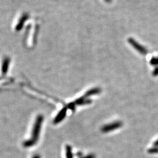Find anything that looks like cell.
<instances>
[{
  "label": "cell",
  "instance_id": "cell-1",
  "mask_svg": "<svg viewBox=\"0 0 158 158\" xmlns=\"http://www.w3.org/2000/svg\"><path fill=\"white\" fill-rule=\"evenodd\" d=\"M43 121H44V117L42 115H38L36 119V121L35 123L34 128L32 131V138H31L35 142L37 141L39 138L40 131Z\"/></svg>",
  "mask_w": 158,
  "mask_h": 158
},
{
  "label": "cell",
  "instance_id": "cell-2",
  "mask_svg": "<svg viewBox=\"0 0 158 158\" xmlns=\"http://www.w3.org/2000/svg\"><path fill=\"white\" fill-rule=\"evenodd\" d=\"M123 125V123L121 121H116L114 122L111 124L106 125L104 127H102V131L104 133H107L108 132L112 131L115 130H117L121 127Z\"/></svg>",
  "mask_w": 158,
  "mask_h": 158
},
{
  "label": "cell",
  "instance_id": "cell-3",
  "mask_svg": "<svg viewBox=\"0 0 158 158\" xmlns=\"http://www.w3.org/2000/svg\"><path fill=\"white\" fill-rule=\"evenodd\" d=\"M128 41L130 44L134 48V49H135L136 51H138L142 55H146L148 53L147 49L143 47L139 44H138L135 40H134L133 38H128Z\"/></svg>",
  "mask_w": 158,
  "mask_h": 158
},
{
  "label": "cell",
  "instance_id": "cell-4",
  "mask_svg": "<svg viewBox=\"0 0 158 158\" xmlns=\"http://www.w3.org/2000/svg\"><path fill=\"white\" fill-rule=\"evenodd\" d=\"M67 110H68V108L64 107L60 110V111L58 113V114L57 115L56 118L54 119L53 123L57 124L58 123H59L60 122H61L63 119L64 118V117L66 115V113H67Z\"/></svg>",
  "mask_w": 158,
  "mask_h": 158
},
{
  "label": "cell",
  "instance_id": "cell-5",
  "mask_svg": "<svg viewBox=\"0 0 158 158\" xmlns=\"http://www.w3.org/2000/svg\"><path fill=\"white\" fill-rule=\"evenodd\" d=\"M101 91H102V90L100 88H94V89H92L88 91L87 92H86V93L85 94L84 97L85 98H87L90 96L99 94V93H101Z\"/></svg>",
  "mask_w": 158,
  "mask_h": 158
},
{
  "label": "cell",
  "instance_id": "cell-6",
  "mask_svg": "<svg viewBox=\"0 0 158 158\" xmlns=\"http://www.w3.org/2000/svg\"><path fill=\"white\" fill-rule=\"evenodd\" d=\"M9 63H10V60L8 59H6L2 65V74H6L8 71V69L9 66Z\"/></svg>",
  "mask_w": 158,
  "mask_h": 158
},
{
  "label": "cell",
  "instance_id": "cell-7",
  "mask_svg": "<svg viewBox=\"0 0 158 158\" xmlns=\"http://www.w3.org/2000/svg\"><path fill=\"white\" fill-rule=\"evenodd\" d=\"M91 102V100H87L86 98H85L84 96H83L79 99H77L75 102V104H78V105H82V104H89V103H90Z\"/></svg>",
  "mask_w": 158,
  "mask_h": 158
},
{
  "label": "cell",
  "instance_id": "cell-8",
  "mask_svg": "<svg viewBox=\"0 0 158 158\" xmlns=\"http://www.w3.org/2000/svg\"><path fill=\"white\" fill-rule=\"evenodd\" d=\"M36 142H35L33 139H29L28 141L24 142L23 143V145L25 148H29V147H32L36 143Z\"/></svg>",
  "mask_w": 158,
  "mask_h": 158
},
{
  "label": "cell",
  "instance_id": "cell-9",
  "mask_svg": "<svg viewBox=\"0 0 158 158\" xmlns=\"http://www.w3.org/2000/svg\"><path fill=\"white\" fill-rule=\"evenodd\" d=\"M66 158H73V153L72 148L70 145H67L66 148Z\"/></svg>",
  "mask_w": 158,
  "mask_h": 158
},
{
  "label": "cell",
  "instance_id": "cell-10",
  "mask_svg": "<svg viewBox=\"0 0 158 158\" xmlns=\"http://www.w3.org/2000/svg\"><path fill=\"white\" fill-rule=\"evenodd\" d=\"M150 63H151V64H152L154 66H158V56L153 57L151 59V60H150Z\"/></svg>",
  "mask_w": 158,
  "mask_h": 158
},
{
  "label": "cell",
  "instance_id": "cell-11",
  "mask_svg": "<svg viewBox=\"0 0 158 158\" xmlns=\"http://www.w3.org/2000/svg\"><path fill=\"white\" fill-rule=\"evenodd\" d=\"M148 153H151V154H156L158 153V147H152L151 148H150L148 150Z\"/></svg>",
  "mask_w": 158,
  "mask_h": 158
},
{
  "label": "cell",
  "instance_id": "cell-12",
  "mask_svg": "<svg viewBox=\"0 0 158 158\" xmlns=\"http://www.w3.org/2000/svg\"><path fill=\"white\" fill-rule=\"evenodd\" d=\"M153 76H157L158 75V67L157 68H155V70H153Z\"/></svg>",
  "mask_w": 158,
  "mask_h": 158
},
{
  "label": "cell",
  "instance_id": "cell-13",
  "mask_svg": "<svg viewBox=\"0 0 158 158\" xmlns=\"http://www.w3.org/2000/svg\"><path fill=\"white\" fill-rule=\"evenodd\" d=\"M81 158H96V156L94 155H89L87 156H85V157H83Z\"/></svg>",
  "mask_w": 158,
  "mask_h": 158
},
{
  "label": "cell",
  "instance_id": "cell-14",
  "mask_svg": "<svg viewBox=\"0 0 158 158\" xmlns=\"http://www.w3.org/2000/svg\"><path fill=\"white\" fill-rule=\"evenodd\" d=\"M74 105H75V104L71 103V104H70L69 105V107L70 108H71V109H73L74 108Z\"/></svg>",
  "mask_w": 158,
  "mask_h": 158
},
{
  "label": "cell",
  "instance_id": "cell-15",
  "mask_svg": "<svg viewBox=\"0 0 158 158\" xmlns=\"http://www.w3.org/2000/svg\"><path fill=\"white\" fill-rule=\"evenodd\" d=\"M153 147H158V139L154 142V143H153Z\"/></svg>",
  "mask_w": 158,
  "mask_h": 158
},
{
  "label": "cell",
  "instance_id": "cell-16",
  "mask_svg": "<svg viewBox=\"0 0 158 158\" xmlns=\"http://www.w3.org/2000/svg\"><path fill=\"white\" fill-rule=\"evenodd\" d=\"M32 158H40V156L39 155H34Z\"/></svg>",
  "mask_w": 158,
  "mask_h": 158
},
{
  "label": "cell",
  "instance_id": "cell-17",
  "mask_svg": "<svg viewBox=\"0 0 158 158\" xmlns=\"http://www.w3.org/2000/svg\"><path fill=\"white\" fill-rule=\"evenodd\" d=\"M106 2H109L111 1V0H106Z\"/></svg>",
  "mask_w": 158,
  "mask_h": 158
}]
</instances>
